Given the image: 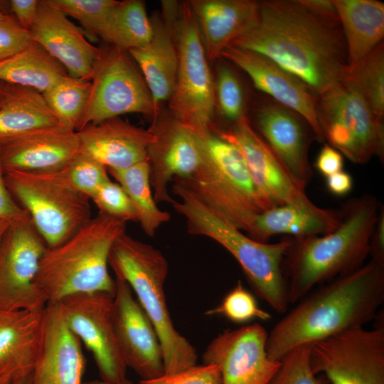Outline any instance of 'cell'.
<instances>
[{
    "mask_svg": "<svg viewBox=\"0 0 384 384\" xmlns=\"http://www.w3.org/2000/svg\"><path fill=\"white\" fill-rule=\"evenodd\" d=\"M347 51L348 66L370 53L384 37V4L376 0H333Z\"/></svg>",
    "mask_w": 384,
    "mask_h": 384,
    "instance_id": "cell-29",
    "label": "cell"
},
{
    "mask_svg": "<svg viewBox=\"0 0 384 384\" xmlns=\"http://www.w3.org/2000/svg\"><path fill=\"white\" fill-rule=\"evenodd\" d=\"M7 87V84L0 82V105L6 95Z\"/></svg>",
    "mask_w": 384,
    "mask_h": 384,
    "instance_id": "cell-51",
    "label": "cell"
},
{
    "mask_svg": "<svg viewBox=\"0 0 384 384\" xmlns=\"http://www.w3.org/2000/svg\"><path fill=\"white\" fill-rule=\"evenodd\" d=\"M220 58L243 70L263 93L300 114L311 127L315 138L324 142L317 117L318 95L301 79L257 52L227 46Z\"/></svg>",
    "mask_w": 384,
    "mask_h": 384,
    "instance_id": "cell-18",
    "label": "cell"
},
{
    "mask_svg": "<svg viewBox=\"0 0 384 384\" xmlns=\"http://www.w3.org/2000/svg\"><path fill=\"white\" fill-rule=\"evenodd\" d=\"M380 206L370 241V259L384 263V209Z\"/></svg>",
    "mask_w": 384,
    "mask_h": 384,
    "instance_id": "cell-47",
    "label": "cell"
},
{
    "mask_svg": "<svg viewBox=\"0 0 384 384\" xmlns=\"http://www.w3.org/2000/svg\"><path fill=\"white\" fill-rule=\"evenodd\" d=\"M127 113L143 114L153 120L159 115L147 85L129 53L110 45L100 48L77 131Z\"/></svg>",
    "mask_w": 384,
    "mask_h": 384,
    "instance_id": "cell-11",
    "label": "cell"
},
{
    "mask_svg": "<svg viewBox=\"0 0 384 384\" xmlns=\"http://www.w3.org/2000/svg\"><path fill=\"white\" fill-rule=\"evenodd\" d=\"M31 375L23 378L12 384H30Z\"/></svg>",
    "mask_w": 384,
    "mask_h": 384,
    "instance_id": "cell-53",
    "label": "cell"
},
{
    "mask_svg": "<svg viewBox=\"0 0 384 384\" xmlns=\"http://www.w3.org/2000/svg\"><path fill=\"white\" fill-rule=\"evenodd\" d=\"M216 132L240 150L266 210L289 203L306 193L254 129L247 115L229 129Z\"/></svg>",
    "mask_w": 384,
    "mask_h": 384,
    "instance_id": "cell-19",
    "label": "cell"
},
{
    "mask_svg": "<svg viewBox=\"0 0 384 384\" xmlns=\"http://www.w3.org/2000/svg\"><path fill=\"white\" fill-rule=\"evenodd\" d=\"M215 102L222 116L235 123L245 114V100L241 83L232 68L219 63L214 82Z\"/></svg>",
    "mask_w": 384,
    "mask_h": 384,
    "instance_id": "cell-38",
    "label": "cell"
},
{
    "mask_svg": "<svg viewBox=\"0 0 384 384\" xmlns=\"http://www.w3.org/2000/svg\"><path fill=\"white\" fill-rule=\"evenodd\" d=\"M342 79L360 92L375 117L384 116V43L352 65L347 66Z\"/></svg>",
    "mask_w": 384,
    "mask_h": 384,
    "instance_id": "cell-34",
    "label": "cell"
},
{
    "mask_svg": "<svg viewBox=\"0 0 384 384\" xmlns=\"http://www.w3.org/2000/svg\"><path fill=\"white\" fill-rule=\"evenodd\" d=\"M126 223L99 214L63 242L47 247L35 285L46 302H59L79 293L114 294L115 281L108 270L109 255Z\"/></svg>",
    "mask_w": 384,
    "mask_h": 384,
    "instance_id": "cell-4",
    "label": "cell"
},
{
    "mask_svg": "<svg viewBox=\"0 0 384 384\" xmlns=\"http://www.w3.org/2000/svg\"><path fill=\"white\" fill-rule=\"evenodd\" d=\"M107 168L82 152H80L58 171L48 173L67 188L87 198L110 180Z\"/></svg>",
    "mask_w": 384,
    "mask_h": 384,
    "instance_id": "cell-36",
    "label": "cell"
},
{
    "mask_svg": "<svg viewBox=\"0 0 384 384\" xmlns=\"http://www.w3.org/2000/svg\"><path fill=\"white\" fill-rule=\"evenodd\" d=\"M90 89V80L68 75L43 95L61 125L77 132L88 100Z\"/></svg>",
    "mask_w": 384,
    "mask_h": 384,
    "instance_id": "cell-35",
    "label": "cell"
},
{
    "mask_svg": "<svg viewBox=\"0 0 384 384\" xmlns=\"http://www.w3.org/2000/svg\"><path fill=\"white\" fill-rule=\"evenodd\" d=\"M314 167L321 175L327 177L343 170V155L336 149L324 142L317 155Z\"/></svg>",
    "mask_w": 384,
    "mask_h": 384,
    "instance_id": "cell-45",
    "label": "cell"
},
{
    "mask_svg": "<svg viewBox=\"0 0 384 384\" xmlns=\"http://www.w3.org/2000/svg\"><path fill=\"white\" fill-rule=\"evenodd\" d=\"M11 222L13 221H9V220H0V240H1L6 230L9 228Z\"/></svg>",
    "mask_w": 384,
    "mask_h": 384,
    "instance_id": "cell-50",
    "label": "cell"
},
{
    "mask_svg": "<svg viewBox=\"0 0 384 384\" xmlns=\"http://www.w3.org/2000/svg\"><path fill=\"white\" fill-rule=\"evenodd\" d=\"M0 384H10V383L6 379L0 378Z\"/></svg>",
    "mask_w": 384,
    "mask_h": 384,
    "instance_id": "cell-55",
    "label": "cell"
},
{
    "mask_svg": "<svg viewBox=\"0 0 384 384\" xmlns=\"http://www.w3.org/2000/svg\"><path fill=\"white\" fill-rule=\"evenodd\" d=\"M42 325L43 311L0 310V378L12 384L31 375Z\"/></svg>",
    "mask_w": 384,
    "mask_h": 384,
    "instance_id": "cell-27",
    "label": "cell"
},
{
    "mask_svg": "<svg viewBox=\"0 0 384 384\" xmlns=\"http://www.w3.org/2000/svg\"><path fill=\"white\" fill-rule=\"evenodd\" d=\"M4 178L47 247L63 242L91 218L90 198L48 173L10 170L4 171Z\"/></svg>",
    "mask_w": 384,
    "mask_h": 384,
    "instance_id": "cell-9",
    "label": "cell"
},
{
    "mask_svg": "<svg viewBox=\"0 0 384 384\" xmlns=\"http://www.w3.org/2000/svg\"><path fill=\"white\" fill-rule=\"evenodd\" d=\"M208 315H221L232 322L245 324L253 319L267 321L271 315L261 309L255 297L238 282L215 308L206 312Z\"/></svg>",
    "mask_w": 384,
    "mask_h": 384,
    "instance_id": "cell-40",
    "label": "cell"
},
{
    "mask_svg": "<svg viewBox=\"0 0 384 384\" xmlns=\"http://www.w3.org/2000/svg\"><path fill=\"white\" fill-rule=\"evenodd\" d=\"M267 334L258 323L225 331L207 346L203 364L218 366L221 384H268L280 361L267 356Z\"/></svg>",
    "mask_w": 384,
    "mask_h": 384,
    "instance_id": "cell-15",
    "label": "cell"
},
{
    "mask_svg": "<svg viewBox=\"0 0 384 384\" xmlns=\"http://www.w3.org/2000/svg\"><path fill=\"white\" fill-rule=\"evenodd\" d=\"M99 214L127 223L138 222L135 209L128 195L117 182L110 179L102 183L90 196Z\"/></svg>",
    "mask_w": 384,
    "mask_h": 384,
    "instance_id": "cell-41",
    "label": "cell"
},
{
    "mask_svg": "<svg viewBox=\"0 0 384 384\" xmlns=\"http://www.w3.org/2000/svg\"><path fill=\"white\" fill-rule=\"evenodd\" d=\"M150 129L154 141L148 148L147 159L154 198L156 203H171L169 182L192 174L199 166L200 154L189 130L169 112L159 113Z\"/></svg>",
    "mask_w": 384,
    "mask_h": 384,
    "instance_id": "cell-21",
    "label": "cell"
},
{
    "mask_svg": "<svg viewBox=\"0 0 384 384\" xmlns=\"http://www.w3.org/2000/svg\"><path fill=\"white\" fill-rule=\"evenodd\" d=\"M153 33L151 20L140 0L119 1L104 24L99 38L125 51L147 43Z\"/></svg>",
    "mask_w": 384,
    "mask_h": 384,
    "instance_id": "cell-32",
    "label": "cell"
},
{
    "mask_svg": "<svg viewBox=\"0 0 384 384\" xmlns=\"http://www.w3.org/2000/svg\"><path fill=\"white\" fill-rule=\"evenodd\" d=\"M7 86L0 105V146L39 129L63 127L42 93L28 87Z\"/></svg>",
    "mask_w": 384,
    "mask_h": 384,
    "instance_id": "cell-30",
    "label": "cell"
},
{
    "mask_svg": "<svg viewBox=\"0 0 384 384\" xmlns=\"http://www.w3.org/2000/svg\"><path fill=\"white\" fill-rule=\"evenodd\" d=\"M29 33L31 40L58 60L70 76L90 80L100 48L90 43L83 31L65 14L45 0L40 1Z\"/></svg>",
    "mask_w": 384,
    "mask_h": 384,
    "instance_id": "cell-22",
    "label": "cell"
},
{
    "mask_svg": "<svg viewBox=\"0 0 384 384\" xmlns=\"http://www.w3.org/2000/svg\"><path fill=\"white\" fill-rule=\"evenodd\" d=\"M80 152L77 132L64 127L39 129L0 146L5 171H58Z\"/></svg>",
    "mask_w": 384,
    "mask_h": 384,
    "instance_id": "cell-23",
    "label": "cell"
},
{
    "mask_svg": "<svg viewBox=\"0 0 384 384\" xmlns=\"http://www.w3.org/2000/svg\"><path fill=\"white\" fill-rule=\"evenodd\" d=\"M114 295L79 293L58 302L68 326L92 353L101 380L107 383L125 380L127 368L112 323Z\"/></svg>",
    "mask_w": 384,
    "mask_h": 384,
    "instance_id": "cell-14",
    "label": "cell"
},
{
    "mask_svg": "<svg viewBox=\"0 0 384 384\" xmlns=\"http://www.w3.org/2000/svg\"><path fill=\"white\" fill-rule=\"evenodd\" d=\"M341 220L340 210L319 207L304 193L257 215L248 234L261 242H267L272 236L281 234L292 238L322 235L336 229Z\"/></svg>",
    "mask_w": 384,
    "mask_h": 384,
    "instance_id": "cell-26",
    "label": "cell"
},
{
    "mask_svg": "<svg viewBox=\"0 0 384 384\" xmlns=\"http://www.w3.org/2000/svg\"><path fill=\"white\" fill-rule=\"evenodd\" d=\"M178 68L169 113L186 129L210 130L215 102L214 81L200 29L188 4L181 3L176 28Z\"/></svg>",
    "mask_w": 384,
    "mask_h": 384,
    "instance_id": "cell-10",
    "label": "cell"
},
{
    "mask_svg": "<svg viewBox=\"0 0 384 384\" xmlns=\"http://www.w3.org/2000/svg\"><path fill=\"white\" fill-rule=\"evenodd\" d=\"M46 247L29 215L11 222L0 240V310H43L35 279Z\"/></svg>",
    "mask_w": 384,
    "mask_h": 384,
    "instance_id": "cell-13",
    "label": "cell"
},
{
    "mask_svg": "<svg viewBox=\"0 0 384 384\" xmlns=\"http://www.w3.org/2000/svg\"><path fill=\"white\" fill-rule=\"evenodd\" d=\"M112 319L116 337L127 368L142 380L164 373L161 345L152 323L128 283L115 275Z\"/></svg>",
    "mask_w": 384,
    "mask_h": 384,
    "instance_id": "cell-16",
    "label": "cell"
},
{
    "mask_svg": "<svg viewBox=\"0 0 384 384\" xmlns=\"http://www.w3.org/2000/svg\"><path fill=\"white\" fill-rule=\"evenodd\" d=\"M326 184L331 193L342 196L351 191L353 178L348 172L342 170L326 177Z\"/></svg>",
    "mask_w": 384,
    "mask_h": 384,
    "instance_id": "cell-48",
    "label": "cell"
},
{
    "mask_svg": "<svg viewBox=\"0 0 384 384\" xmlns=\"http://www.w3.org/2000/svg\"><path fill=\"white\" fill-rule=\"evenodd\" d=\"M50 6L78 20L85 31L99 38L116 0H45Z\"/></svg>",
    "mask_w": 384,
    "mask_h": 384,
    "instance_id": "cell-37",
    "label": "cell"
},
{
    "mask_svg": "<svg viewBox=\"0 0 384 384\" xmlns=\"http://www.w3.org/2000/svg\"><path fill=\"white\" fill-rule=\"evenodd\" d=\"M172 189L180 200L171 204L185 218L188 233L223 246L238 262L256 296L275 311L286 312L289 304L282 262L291 238L276 243L257 241L217 215L178 179Z\"/></svg>",
    "mask_w": 384,
    "mask_h": 384,
    "instance_id": "cell-5",
    "label": "cell"
},
{
    "mask_svg": "<svg viewBox=\"0 0 384 384\" xmlns=\"http://www.w3.org/2000/svg\"><path fill=\"white\" fill-rule=\"evenodd\" d=\"M11 19L13 18L0 11V23L6 22L11 21Z\"/></svg>",
    "mask_w": 384,
    "mask_h": 384,
    "instance_id": "cell-54",
    "label": "cell"
},
{
    "mask_svg": "<svg viewBox=\"0 0 384 384\" xmlns=\"http://www.w3.org/2000/svg\"><path fill=\"white\" fill-rule=\"evenodd\" d=\"M314 374L330 384H384V327L343 331L311 343Z\"/></svg>",
    "mask_w": 384,
    "mask_h": 384,
    "instance_id": "cell-12",
    "label": "cell"
},
{
    "mask_svg": "<svg viewBox=\"0 0 384 384\" xmlns=\"http://www.w3.org/2000/svg\"><path fill=\"white\" fill-rule=\"evenodd\" d=\"M85 384H132V383L130 381L125 379L123 381L118 382V383H107L102 380H100V381H92L90 383H87Z\"/></svg>",
    "mask_w": 384,
    "mask_h": 384,
    "instance_id": "cell-52",
    "label": "cell"
},
{
    "mask_svg": "<svg viewBox=\"0 0 384 384\" xmlns=\"http://www.w3.org/2000/svg\"><path fill=\"white\" fill-rule=\"evenodd\" d=\"M31 41L29 31L15 20L0 23V62L23 50Z\"/></svg>",
    "mask_w": 384,
    "mask_h": 384,
    "instance_id": "cell-43",
    "label": "cell"
},
{
    "mask_svg": "<svg viewBox=\"0 0 384 384\" xmlns=\"http://www.w3.org/2000/svg\"><path fill=\"white\" fill-rule=\"evenodd\" d=\"M384 302V263L370 259L358 269L311 291L267 334L268 357L280 361L294 348L363 327Z\"/></svg>",
    "mask_w": 384,
    "mask_h": 384,
    "instance_id": "cell-2",
    "label": "cell"
},
{
    "mask_svg": "<svg viewBox=\"0 0 384 384\" xmlns=\"http://www.w3.org/2000/svg\"><path fill=\"white\" fill-rule=\"evenodd\" d=\"M313 11L329 18H338L333 0H300Z\"/></svg>",
    "mask_w": 384,
    "mask_h": 384,
    "instance_id": "cell-49",
    "label": "cell"
},
{
    "mask_svg": "<svg viewBox=\"0 0 384 384\" xmlns=\"http://www.w3.org/2000/svg\"><path fill=\"white\" fill-rule=\"evenodd\" d=\"M107 170L128 195L144 232L154 237L159 227L170 220L171 215L161 210L154 198L148 159L123 169Z\"/></svg>",
    "mask_w": 384,
    "mask_h": 384,
    "instance_id": "cell-33",
    "label": "cell"
},
{
    "mask_svg": "<svg viewBox=\"0 0 384 384\" xmlns=\"http://www.w3.org/2000/svg\"><path fill=\"white\" fill-rule=\"evenodd\" d=\"M206 55L213 63L222 51L256 23L260 2L252 0H191Z\"/></svg>",
    "mask_w": 384,
    "mask_h": 384,
    "instance_id": "cell-25",
    "label": "cell"
},
{
    "mask_svg": "<svg viewBox=\"0 0 384 384\" xmlns=\"http://www.w3.org/2000/svg\"><path fill=\"white\" fill-rule=\"evenodd\" d=\"M200 154L196 171L181 182L223 220L247 233L266 210L238 148L217 132L188 129Z\"/></svg>",
    "mask_w": 384,
    "mask_h": 384,
    "instance_id": "cell-6",
    "label": "cell"
},
{
    "mask_svg": "<svg viewBox=\"0 0 384 384\" xmlns=\"http://www.w3.org/2000/svg\"><path fill=\"white\" fill-rule=\"evenodd\" d=\"M317 117L324 142L351 161L365 164L374 156L383 161V121L353 84L342 79L318 95Z\"/></svg>",
    "mask_w": 384,
    "mask_h": 384,
    "instance_id": "cell-8",
    "label": "cell"
},
{
    "mask_svg": "<svg viewBox=\"0 0 384 384\" xmlns=\"http://www.w3.org/2000/svg\"><path fill=\"white\" fill-rule=\"evenodd\" d=\"M139 384H221V375L216 365L196 364L176 373H164L153 379L141 380Z\"/></svg>",
    "mask_w": 384,
    "mask_h": 384,
    "instance_id": "cell-42",
    "label": "cell"
},
{
    "mask_svg": "<svg viewBox=\"0 0 384 384\" xmlns=\"http://www.w3.org/2000/svg\"><path fill=\"white\" fill-rule=\"evenodd\" d=\"M151 20L153 33L150 41L128 53L141 70L159 114L161 105L169 101L176 85L178 68L176 29L159 16Z\"/></svg>",
    "mask_w": 384,
    "mask_h": 384,
    "instance_id": "cell-28",
    "label": "cell"
},
{
    "mask_svg": "<svg viewBox=\"0 0 384 384\" xmlns=\"http://www.w3.org/2000/svg\"><path fill=\"white\" fill-rule=\"evenodd\" d=\"M257 131L303 190L312 177L309 149L315 138L297 112L268 97L254 110Z\"/></svg>",
    "mask_w": 384,
    "mask_h": 384,
    "instance_id": "cell-17",
    "label": "cell"
},
{
    "mask_svg": "<svg viewBox=\"0 0 384 384\" xmlns=\"http://www.w3.org/2000/svg\"><path fill=\"white\" fill-rule=\"evenodd\" d=\"M68 75L65 68L38 43L0 62V82L44 93Z\"/></svg>",
    "mask_w": 384,
    "mask_h": 384,
    "instance_id": "cell-31",
    "label": "cell"
},
{
    "mask_svg": "<svg viewBox=\"0 0 384 384\" xmlns=\"http://www.w3.org/2000/svg\"><path fill=\"white\" fill-rule=\"evenodd\" d=\"M28 213L14 199L9 192L4 178V170L0 160V220L14 221Z\"/></svg>",
    "mask_w": 384,
    "mask_h": 384,
    "instance_id": "cell-44",
    "label": "cell"
},
{
    "mask_svg": "<svg viewBox=\"0 0 384 384\" xmlns=\"http://www.w3.org/2000/svg\"><path fill=\"white\" fill-rule=\"evenodd\" d=\"M80 152L107 169H123L147 159L154 141L151 129L134 126L119 117L89 124L77 131Z\"/></svg>",
    "mask_w": 384,
    "mask_h": 384,
    "instance_id": "cell-24",
    "label": "cell"
},
{
    "mask_svg": "<svg viewBox=\"0 0 384 384\" xmlns=\"http://www.w3.org/2000/svg\"><path fill=\"white\" fill-rule=\"evenodd\" d=\"M38 0H11V9L19 26L29 31L33 25L38 10Z\"/></svg>",
    "mask_w": 384,
    "mask_h": 384,
    "instance_id": "cell-46",
    "label": "cell"
},
{
    "mask_svg": "<svg viewBox=\"0 0 384 384\" xmlns=\"http://www.w3.org/2000/svg\"><path fill=\"white\" fill-rule=\"evenodd\" d=\"M85 368L81 341L68 326L59 302H48L30 384H82Z\"/></svg>",
    "mask_w": 384,
    "mask_h": 384,
    "instance_id": "cell-20",
    "label": "cell"
},
{
    "mask_svg": "<svg viewBox=\"0 0 384 384\" xmlns=\"http://www.w3.org/2000/svg\"><path fill=\"white\" fill-rule=\"evenodd\" d=\"M310 348L311 344H304L288 352L268 384H330L324 375L314 373Z\"/></svg>",
    "mask_w": 384,
    "mask_h": 384,
    "instance_id": "cell-39",
    "label": "cell"
},
{
    "mask_svg": "<svg viewBox=\"0 0 384 384\" xmlns=\"http://www.w3.org/2000/svg\"><path fill=\"white\" fill-rule=\"evenodd\" d=\"M108 263L114 274L128 283L155 328L164 373H176L196 365V349L176 329L167 307L164 284L169 265L162 252L124 233L114 242Z\"/></svg>",
    "mask_w": 384,
    "mask_h": 384,
    "instance_id": "cell-7",
    "label": "cell"
},
{
    "mask_svg": "<svg viewBox=\"0 0 384 384\" xmlns=\"http://www.w3.org/2000/svg\"><path fill=\"white\" fill-rule=\"evenodd\" d=\"M230 46L266 56L316 95L342 80L348 66L339 19L320 15L300 0L260 1L255 24Z\"/></svg>",
    "mask_w": 384,
    "mask_h": 384,
    "instance_id": "cell-1",
    "label": "cell"
},
{
    "mask_svg": "<svg viewBox=\"0 0 384 384\" xmlns=\"http://www.w3.org/2000/svg\"><path fill=\"white\" fill-rule=\"evenodd\" d=\"M381 204L369 193L343 204L341 220L322 235L292 238L282 262L289 304L298 302L317 285L365 264Z\"/></svg>",
    "mask_w": 384,
    "mask_h": 384,
    "instance_id": "cell-3",
    "label": "cell"
}]
</instances>
